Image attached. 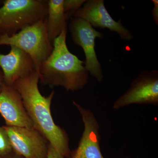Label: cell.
Segmentation results:
<instances>
[{"label":"cell","instance_id":"1","mask_svg":"<svg viewBox=\"0 0 158 158\" xmlns=\"http://www.w3.org/2000/svg\"><path fill=\"white\" fill-rule=\"evenodd\" d=\"M39 81L38 72L35 71L18 79L13 86L21 97L34 128L61 155L70 158L71 151L67 134L55 123L51 114V103L55 91H52L48 96H43L38 88Z\"/></svg>","mask_w":158,"mask_h":158},{"label":"cell","instance_id":"2","mask_svg":"<svg viewBox=\"0 0 158 158\" xmlns=\"http://www.w3.org/2000/svg\"><path fill=\"white\" fill-rule=\"evenodd\" d=\"M67 28L53 42V50L38 69L43 85L63 87L67 91L81 90L88 83L85 62L69 51L66 44Z\"/></svg>","mask_w":158,"mask_h":158},{"label":"cell","instance_id":"3","mask_svg":"<svg viewBox=\"0 0 158 158\" xmlns=\"http://www.w3.org/2000/svg\"><path fill=\"white\" fill-rule=\"evenodd\" d=\"M0 8V34L12 36L47 17L48 1L6 0Z\"/></svg>","mask_w":158,"mask_h":158},{"label":"cell","instance_id":"4","mask_svg":"<svg viewBox=\"0 0 158 158\" xmlns=\"http://www.w3.org/2000/svg\"><path fill=\"white\" fill-rule=\"evenodd\" d=\"M13 46L24 51L33 59L37 71L53 50L49 39L46 19L9 36L0 34V46Z\"/></svg>","mask_w":158,"mask_h":158},{"label":"cell","instance_id":"5","mask_svg":"<svg viewBox=\"0 0 158 158\" xmlns=\"http://www.w3.org/2000/svg\"><path fill=\"white\" fill-rule=\"evenodd\" d=\"M69 29L74 43L81 46L85 53L86 69L91 76L101 82L104 76L95 52V40L97 38H103V35L88 22L80 18L70 19Z\"/></svg>","mask_w":158,"mask_h":158},{"label":"cell","instance_id":"6","mask_svg":"<svg viewBox=\"0 0 158 158\" xmlns=\"http://www.w3.org/2000/svg\"><path fill=\"white\" fill-rule=\"evenodd\" d=\"M132 104L158 105V71H144L133 80L128 89L115 101L118 110Z\"/></svg>","mask_w":158,"mask_h":158},{"label":"cell","instance_id":"7","mask_svg":"<svg viewBox=\"0 0 158 158\" xmlns=\"http://www.w3.org/2000/svg\"><path fill=\"white\" fill-rule=\"evenodd\" d=\"M12 149L24 158H47L48 142L34 128L4 127Z\"/></svg>","mask_w":158,"mask_h":158},{"label":"cell","instance_id":"8","mask_svg":"<svg viewBox=\"0 0 158 158\" xmlns=\"http://www.w3.org/2000/svg\"><path fill=\"white\" fill-rule=\"evenodd\" d=\"M73 17L85 20L94 27L107 28L116 32L121 39L130 41L133 35L122 24L121 20L116 21L110 15L103 0L87 1L73 15Z\"/></svg>","mask_w":158,"mask_h":158},{"label":"cell","instance_id":"9","mask_svg":"<svg viewBox=\"0 0 158 158\" xmlns=\"http://www.w3.org/2000/svg\"><path fill=\"white\" fill-rule=\"evenodd\" d=\"M73 103L81 116L85 128L78 147L71 152L70 158H105L101 150L99 125L96 117L90 110L76 102Z\"/></svg>","mask_w":158,"mask_h":158},{"label":"cell","instance_id":"10","mask_svg":"<svg viewBox=\"0 0 158 158\" xmlns=\"http://www.w3.org/2000/svg\"><path fill=\"white\" fill-rule=\"evenodd\" d=\"M0 114L6 126L34 128L19 94L13 86L4 83L0 91Z\"/></svg>","mask_w":158,"mask_h":158},{"label":"cell","instance_id":"11","mask_svg":"<svg viewBox=\"0 0 158 158\" xmlns=\"http://www.w3.org/2000/svg\"><path fill=\"white\" fill-rule=\"evenodd\" d=\"M0 67L3 72L4 83L9 86H13L18 79L37 71L30 55L13 46H11L9 53L0 54Z\"/></svg>","mask_w":158,"mask_h":158},{"label":"cell","instance_id":"12","mask_svg":"<svg viewBox=\"0 0 158 158\" xmlns=\"http://www.w3.org/2000/svg\"><path fill=\"white\" fill-rule=\"evenodd\" d=\"M63 2L64 0L48 1L47 29L49 39L52 44L62 31L67 28L68 21L63 9Z\"/></svg>","mask_w":158,"mask_h":158},{"label":"cell","instance_id":"13","mask_svg":"<svg viewBox=\"0 0 158 158\" xmlns=\"http://www.w3.org/2000/svg\"><path fill=\"white\" fill-rule=\"evenodd\" d=\"M87 1L86 0H64L63 9L65 17L68 22L74 13Z\"/></svg>","mask_w":158,"mask_h":158},{"label":"cell","instance_id":"14","mask_svg":"<svg viewBox=\"0 0 158 158\" xmlns=\"http://www.w3.org/2000/svg\"><path fill=\"white\" fill-rule=\"evenodd\" d=\"M13 151L9 137L4 128L0 127V157L9 154Z\"/></svg>","mask_w":158,"mask_h":158},{"label":"cell","instance_id":"15","mask_svg":"<svg viewBox=\"0 0 158 158\" xmlns=\"http://www.w3.org/2000/svg\"><path fill=\"white\" fill-rule=\"evenodd\" d=\"M47 158H66L61 155L49 143Z\"/></svg>","mask_w":158,"mask_h":158},{"label":"cell","instance_id":"16","mask_svg":"<svg viewBox=\"0 0 158 158\" xmlns=\"http://www.w3.org/2000/svg\"><path fill=\"white\" fill-rule=\"evenodd\" d=\"M154 4V8L152 10V15L154 21L156 24H158V0H152Z\"/></svg>","mask_w":158,"mask_h":158},{"label":"cell","instance_id":"17","mask_svg":"<svg viewBox=\"0 0 158 158\" xmlns=\"http://www.w3.org/2000/svg\"><path fill=\"white\" fill-rule=\"evenodd\" d=\"M2 158H24L22 156L19 155L14 151H12L11 152Z\"/></svg>","mask_w":158,"mask_h":158},{"label":"cell","instance_id":"18","mask_svg":"<svg viewBox=\"0 0 158 158\" xmlns=\"http://www.w3.org/2000/svg\"><path fill=\"white\" fill-rule=\"evenodd\" d=\"M4 83V76H3V73L2 69L0 67V91L2 89V85Z\"/></svg>","mask_w":158,"mask_h":158},{"label":"cell","instance_id":"19","mask_svg":"<svg viewBox=\"0 0 158 158\" xmlns=\"http://www.w3.org/2000/svg\"><path fill=\"white\" fill-rule=\"evenodd\" d=\"M129 158L128 157H126V158Z\"/></svg>","mask_w":158,"mask_h":158}]
</instances>
